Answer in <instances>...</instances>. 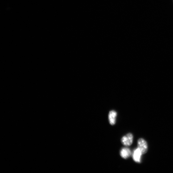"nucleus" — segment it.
<instances>
[{"mask_svg":"<svg viewBox=\"0 0 173 173\" xmlns=\"http://www.w3.org/2000/svg\"><path fill=\"white\" fill-rule=\"evenodd\" d=\"M138 148L141 151L142 154L146 153L148 150L147 144L144 139L141 138L138 140Z\"/></svg>","mask_w":173,"mask_h":173,"instance_id":"obj_1","label":"nucleus"},{"mask_svg":"<svg viewBox=\"0 0 173 173\" xmlns=\"http://www.w3.org/2000/svg\"><path fill=\"white\" fill-rule=\"evenodd\" d=\"M134 137L132 134L129 133L123 136L121 139L122 144L126 146H129L132 144Z\"/></svg>","mask_w":173,"mask_h":173,"instance_id":"obj_2","label":"nucleus"},{"mask_svg":"<svg viewBox=\"0 0 173 173\" xmlns=\"http://www.w3.org/2000/svg\"><path fill=\"white\" fill-rule=\"evenodd\" d=\"M142 154L141 151L138 148L135 150L133 154V158L134 161L138 163H141Z\"/></svg>","mask_w":173,"mask_h":173,"instance_id":"obj_3","label":"nucleus"},{"mask_svg":"<svg viewBox=\"0 0 173 173\" xmlns=\"http://www.w3.org/2000/svg\"><path fill=\"white\" fill-rule=\"evenodd\" d=\"M131 154L130 150L127 147L122 148L120 152V155L121 157L125 159L129 158Z\"/></svg>","mask_w":173,"mask_h":173,"instance_id":"obj_4","label":"nucleus"},{"mask_svg":"<svg viewBox=\"0 0 173 173\" xmlns=\"http://www.w3.org/2000/svg\"><path fill=\"white\" fill-rule=\"evenodd\" d=\"M117 113L113 110L110 112L109 115V118L110 124L113 125L116 122V119L117 116Z\"/></svg>","mask_w":173,"mask_h":173,"instance_id":"obj_5","label":"nucleus"}]
</instances>
